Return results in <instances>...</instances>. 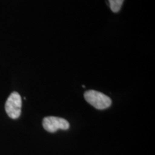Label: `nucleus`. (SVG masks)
Listing matches in <instances>:
<instances>
[{"mask_svg":"<svg viewBox=\"0 0 155 155\" xmlns=\"http://www.w3.org/2000/svg\"><path fill=\"white\" fill-rule=\"evenodd\" d=\"M84 98L89 104L96 109H106L112 104L111 99L108 96L94 90H89L85 92Z\"/></svg>","mask_w":155,"mask_h":155,"instance_id":"nucleus-1","label":"nucleus"},{"mask_svg":"<svg viewBox=\"0 0 155 155\" xmlns=\"http://www.w3.org/2000/svg\"><path fill=\"white\" fill-rule=\"evenodd\" d=\"M42 127L50 133L56 132L58 129L68 130L70 127L69 122L65 119L56 116H47L42 120Z\"/></svg>","mask_w":155,"mask_h":155,"instance_id":"nucleus-3","label":"nucleus"},{"mask_svg":"<svg viewBox=\"0 0 155 155\" xmlns=\"http://www.w3.org/2000/svg\"><path fill=\"white\" fill-rule=\"evenodd\" d=\"M108 5L113 12H119L124 0H108Z\"/></svg>","mask_w":155,"mask_h":155,"instance_id":"nucleus-4","label":"nucleus"},{"mask_svg":"<svg viewBox=\"0 0 155 155\" xmlns=\"http://www.w3.org/2000/svg\"><path fill=\"white\" fill-rule=\"evenodd\" d=\"M22 98L17 92H13L8 97L5 104L6 113L9 118L17 119L20 116Z\"/></svg>","mask_w":155,"mask_h":155,"instance_id":"nucleus-2","label":"nucleus"}]
</instances>
